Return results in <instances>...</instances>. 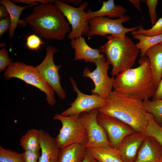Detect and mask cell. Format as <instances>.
<instances>
[{"label":"cell","instance_id":"39","mask_svg":"<svg viewBox=\"0 0 162 162\" xmlns=\"http://www.w3.org/2000/svg\"><path fill=\"white\" fill-rule=\"evenodd\" d=\"M64 2L68 4L69 2L72 3V4L77 5L80 6L81 5V2L82 0H62Z\"/></svg>","mask_w":162,"mask_h":162},{"label":"cell","instance_id":"31","mask_svg":"<svg viewBox=\"0 0 162 162\" xmlns=\"http://www.w3.org/2000/svg\"><path fill=\"white\" fill-rule=\"evenodd\" d=\"M43 43L38 36L32 34L27 38L26 44L29 49L37 50Z\"/></svg>","mask_w":162,"mask_h":162},{"label":"cell","instance_id":"24","mask_svg":"<svg viewBox=\"0 0 162 162\" xmlns=\"http://www.w3.org/2000/svg\"><path fill=\"white\" fill-rule=\"evenodd\" d=\"M133 37L139 40L135 44L137 48L140 50L141 57L145 56L147 51L154 46L162 42V34L154 36H148L141 34H136Z\"/></svg>","mask_w":162,"mask_h":162},{"label":"cell","instance_id":"6","mask_svg":"<svg viewBox=\"0 0 162 162\" xmlns=\"http://www.w3.org/2000/svg\"><path fill=\"white\" fill-rule=\"evenodd\" d=\"M53 119L59 121L62 127L55 137L59 148L61 149L75 144L84 146L87 141V134L85 126L79 115L64 116L58 114Z\"/></svg>","mask_w":162,"mask_h":162},{"label":"cell","instance_id":"28","mask_svg":"<svg viewBox=\"0 0 162 162\" xmlns=\"http://www.w3.org/2000/svg\"><path fill=\"white\" fill-rule=\"evenodd\" d=\"M133 35L136 34H141L148 36H154L162 34V17L157 20L152 27L148 29H145L142 26H139L136 31L131 32Z\"/></svg>","mask_w":162,"mask_h":162},{"label":"cell","instance_id":"22","mask_svg":"<svg viewBox=\"0 0 162 162\" xmlns=\"http://www.w3.org/2000/svg\"><path fill=\"white\" fill-rule=\"evenodd\" d=\"M86 152V148L82 144L71 145L61 149L58 162H81Z\"/></svg>","mask_w":162,"mask_h":162},{"label":"cell","instance_id":"27","mask_svg":"<svg viewBox=\"0 0 162 162\" xmlns=\"http://www.w3.org/2000/svg\"><path fill=\"white\" fill-rule=\"evenodd\" d=\"M0 162H25L24 153L4 148L0 146Z\"/></svg>","mask_w":162,"mask_h":162},{"label":"cell","instance_id":"29","mask_svg":"<svg viewBox=\"0 0 162 162\" xmlns=\"http://www.w3.org/2000/svg\"><path fill=\"white\" fill-rule=\"evenodd\" d=\"M14 60L10 58L8 56V54L7 50L3 47L0 50V72H1L6 69L13 62Z\"/></svg>","mask_w":162,"mask_h":162},{"label":"cell","instance_id":"12","mask_svg":"<svg viewBox=\"0 0 162 162\" xmlns=\"http://www.w3.org/2000/svg\"><path fill=\"white\" fill-rule=\"evenodd\" d=\"M98 109H95L80 115L87 132V141L84 146L86 148L111 146L106 131L98 122Z\"/></svg>","mask_w":162,"mask_h":162},{"label":"cell","instance_id":"36","mask_svg":"<svg viewBox=\"0 0 162 162\" xmlns=\"http://www.w3.org/2000/svg\"><path fill=\"white\" fill-rule=\"evenodd\" d=\"M81 162H98L86 151L84 158Z\"/></svg>","mask_w":162,"mask_h":162},{"label":"cell","instance_id":"9","mask_svg":"<svg viewBox=\"0 0 162 162\" xmlns=\"http://www.w3.org/2000/svg\"><path fill=\"white\" fill-rule=\"evenodd\" d=\"M94 63L96 65V69L92 71L88 67H86L83 71L82 76L90 78L93 81L94 87L91 90L92 93L106 99L112 91L115 78L113 76L110 77L108 75L110 64L106 61L104 57L97 59Z\"/></svg>","mask_w":162,"mask_h":162},{"label":"cell","instance_id":"11","mask_svg":"<svg viewBox=\"0 0 162 162\" xmlns=\"http://www.w3.org/2000/svg\"><path fill=\"white\" fill-rule=\"evenodd\" d=\"M69 79L73 90L77 93V96L74 101L70 104V107L61 113V115L64 116L79 115L83 112H89L106 105V99L96 94L88 95L83 93L78 89L74 79L70 77Z\"/></svg>","mask_w":162,"mask_h":162},{"label":"cell","instance_id":"23","mask_svg":"<svg viewBox=\"0 0 162 162\" xmlns=\"http://www.w3.org/2000/svg\"><path fill=\"white\" fill-rule=\"evenodd\" d=\"M20 142L24 151H29L40 153L39 151L41 148L39 130L34 128L29 130L21 137Z\"/></svg>","mask_w":162,"mask_h":162},{"label":"cell","instance_id":"38","mask_svg":"<svg viewBox=\"0 0 162 162\" xmlns=\"http://www.w3.org/2000/svg\"><path fill=\"white\" fill-rule=\"evenodd\" d=\"M132 3L139 11H141V9L140 6V0H128Z\"/></svg>","mask_w":162,"mask_h":162},{"label":"cell","instance_id":"10","mask_svg":"<svg viewBox=\"0 0 162 162\" xmlns=\"http://www.w3.org/2000/svg\"><path fill=\"white\" fill-rule=\"evenodd\" d=\"M46 50V53L44 58L35 68L43 79L52 87L58 97L61 99H64L66 97V94L61 86V76L59 74V70L62 66L56 65L53 60L54 54L58 50L51 46H48Z\"/></svg>","mask_w":162,"mask_h":162},{"label":"cell","instance_id":"33","mask_svg":"<svg viewBox=\"0 0 162 162\" xmlns=\"http://www.w3.org/2000/svg\"><path fill=\"white\" fill-rule=\"evenodd\" d=\"M14 3H22L27 4L28 5L38 4V2L40 3H53L54 4L55 1L53 0H11Z\"/></svg>","mask_w":162,"mask_h":162},{"label":"cell","instance_id":"21","mask_svg":"<svg viewBox=\"0 0 162 162\" xmlns=\"http://www.w3.org/2000/svg\"><path fill=\"white\" fill-rule=\"evenodd\" d=\"M86 148L87 152L98 162H123L117 149L111 146Z\"/></svg>","mask_w":162,"mask_h":162},{"label":"cell","instance_id":"15","mask_svg":"<svg viewBox=\"0 0 162 162\" xmlns=\"http://www.w3.org/2000/svg\"><path fill=\"white\" fill-rule=\"evenodd\" d=\"M39 131L41 154L38 162H58L61 149L55 138L43 129Z\"/></svg>","mask_w":162,"mask_h":162},{"label":"cell","instance_id":"19","mask_svg":"<svg viewBox=\"0 0 162 162\" xmlns=\"http://www.w3.org/2000/svg\"><path fill=\"white\" fill-rule=\"evenodd\" d=\"M102 3V5L99 10L92 11L89 9L87 11L89 14L88 17V21L94 17L106 16L110 18H119L124 15L127 11V9L123 6L115 5L113 0L103 1Z\"/></svg>","mask_w":162,"mask_h":162},{"label":"cell","instance_id":"34","mask_svg":"<svg viewBox=\"0 0 162 162\" xmlns=\"http://www.w3.org/2000/svg\"><path fill=\"white\" fill-rule=\"evenodd\" d=\"M23 153L25 162H38L40 153L29 151H24Z\"/></svg>","mask_w":162,"mask_h":162},{"label":"cell","instance_id":"18","mask_svg":"<svg viewBox=\"0 0 162 162\" xmlns=\"http://www.w3.org/2000/svg\"><path fill=\"white\" fill-rule=\"evenodd\" d=\"M145 56L149 61L153 81L157 88L162 77V46L158 44L149 49Z\"/></svg>","mask_w":162,"mask_h":162},{"label":"cell","instance_id":"13","mask_svg":"<svg viewBox=\"0 0 162 162\" xmlns=\"http://www.w3.org/2000/svg\"><path fill=\"white\" fill-rule=\"evenodd\" d=\"M97 120L107 134L111 146L117 148L122 140L135 130L129 125L114 117L98 111Z\"/></svg>","mask_w":162,"mask_h":162},{"label":"cell","instance_id":"16","mask_svg":"<svg viewBox=\"0 0 162 162\" xmlns=\"http://www.w3.org/2000/svg\"><path fill=\"white\" fill-rule=\"evenodd\" d=\"M134 162H162V147L154 138L146 137Z\"/></svg>","mask_w":162,"mask_h":162},{"label":"cell","instance_id":"1","mask_svg":"<svg viewBox=\"0 0 162 162\" xmlns=\"http://www.w3.org/2000/svg\"><path fill=\"white\" fill-rule=\"evenodd\" d=\"M24 20L37 35L48 40H62L71 30L65 17L53 3L35 5Z\"/></svg>","mask_w":162,"mask_h":162},{"label":"cell","instance_id":"26","mask_svg":"<svg viewBox=\"0 0 162 162\" xmlns=\"http://www.w3.org/2000/svg\"><path fill=\"white\" fill-rule=\"evenodd\" d=\"M143 102L146 110L152 115L156 122L162 127V99L149 100L143 101Z\"/></svg>","mask_w":162,"mask_h":162},{"label":"cell","instance_id":"30","mask_svg":"<svg viewBox=\"0 0 162 162\" xmlns=\"http://www.w3.org/2000/svg\"><path fill=\"white\" fill-rule=\"evenodd\" d=\"M145 2L148 7L151 22L153 26L157 21V16L156 10L158 1L157 0H145Z\"/></svg>","mask_w":162,"mask_h":162},{"label":"cell","instance_id":"41","mask_svg":"<svg viewBox=\"0 0 162 162\" xmlns=\"http://www.w3.org/2000/svg\"><path fill=\"white\" fill-rule=\"evenodd\" d=\"M159 44L162 46V42L160 43Z\"/></svg>","mask_w":162,"mask_h":162},{"label":"cell","instance_id":"7","mask_svg":"<svg viewBox=\"0 0 162 162\" xmlns=\"http://www.w3.org/2000/svg\"><path fill=\"white\" fill-rule=\"evenodd\" d=\"M55 6L62 12L71 26V30L67 38L71 40L76 38L83 34L86 37L89 33L90 27L88 20L89 14L84 10L88 4L84 2L78 7L72 6L62 0H56Z\"/></svg>","mask_w":162,"mask_h":162},{"label":"cell","instance_id":"4","mask_svg":"<svg viewBox=\"0 0 162 162\" xmlns=\"http://www.w3.org/2000/svg\"><path fill=\"white\" fill-rule=\"evenodd\" d=\"M106 37L107 41L102 46L101 51L106 54V61L112 66L111 74L114 77L132 68L140 51L126 35L124 37L108 35Z\"/></svg>","mask_w":162,"mask_h":162},{"label":"cell","instance_id":"37","mask_svg":"<svg viewBox=\"0 0 162 162\" xmlns=\"http://www.w3.org/2000/svg\"><path fill=\"white\" fill-rule=\"evenodd\" d=\"M9 14L7 10L3 5H0V19L4 18L9 16Z\"/></svg>","mask_w":162,"mask_h":162},{"label":"cell","instance_id":"8","mask_svg":"<svg viewBox=\"0 0 162 162\" xmlns=\"http://www.w3.org/2000/svg\"><path fill=\"white\" fill-rule=\"evenodd\" d=\"M130 17L127 15L116 20L108 17L99 16L94 17L88 21L90 30L87 36L89 39L94 35L106 36L107 35H115L124 37L127 33L137 31L139 26L130 28L124 27V22L130 20Z\"/></svg>","mask_w":162,"mask_h":162},{"label":"cell","instance_id":"35","mask_svg":"<svg viewBox=\"0 0 162 162\" xmlns=\"http://www.w3.org/2000/svg\"><path fill=\"white\" fill-rule=\"evenodd\" d=\"M152 98V100L162 99V77Z\"/></svg>","mask_w":162,"mask_h":162},{"label":"cell","instance_id":"3","mask_svg":"<svg viewBox=\"0 0 162 162\" xmlns=\"http://www.w3.org/2000/svg\"><path fill=\"white\" fill-rule=\"evenodd\" d=\"M139 65L121 73L115 78L113 88L142 101L149 100L156 89L150 63L146 56L141 57Z\"/></svg>","mask_w":162,"mask_h":162},{"label":"cell","instance_id":"17","mask_svg":"<svg viewBox=\"0 0 162 162\" xmlns=\"http://www.w3.org/2000/svg\"><path fill=\"white\" fill-rule=\"evenodd\" d=\"M70 44L71 48L75 51V61L84 60L86 63H94L97 59L104 57L103 54H100L101 50L91 48L82 36L71 40Z\"/></svg>","mask_w":162,"mask_h":162},{"label":"cell","instance_id":"5","mask_svg":"<svg viewBox=\"0 0 162 162\" xmlns=\"http://www.w3.org/2000/svg\"><path fill=\"white\" fill-rule=\"evenodd\" d=\"M3 76L7 80L16 78L35 87L45 93L46 100L49 104L52 106L56 104L54 91L33 66L21 62H13L5 70Z\"/></svg>","mask_w":162,"mask_h":162},{"label":"cell","instance_id":"14","mask_svg":"<svg viewBox=\"0 0 162 162\" xmlns=\"http://www.w3.org/2000/svg\"><path fill=\"white\" fill-rule=\"evenodd\" d=\"M146 136L143 133L135 132L127 136L116 148L123 162H134Z\"/></svg>","mask_w":162,"mask_h":162},{"label":"cell","instance_id":"25","mask_svg":"<svg viewBox=\"0 0 162 162\" xmlns=\"http://www.w3.org/2000/svg\"><path fill=\"white\" fill-rule=\"evenodd\" d=\"M146 137L155 139L162 147V127L155 121L152 115L148 113L146 127L142 132Z\"/></svg>","mask_w":162,"mask_h":162},{"label":"cell","instance_id":"40","mask_svg":"<svg viewBox=\"0 0 162 162\" xmlns=\"http://www.w3.org/2000/svg\"><path fill=\"white\" fill-rule=\"evenodd\" d=\"M6 44L5 43L3 42L0 44V46L4 47L5 46Z\"/></svg>","mask_w":162,"mask_h":162},{"label":"cell","instance_id":"32","mask_svg":"<svg viewBox=\"0 0 162 162\" xmlns=\"http://www.w3.org/2000/svg\"><path fill=\"white\" fill-rule=\"evenodd\" d=\"M11 24L9 16L4 18L0 19V37L5 32L10 30Z\"/></svg>","mask_w":162,"mask_h":162},{"label":"cell","instance_id":"2","mask_svg":"<svg viewBox=\"0 0 162 162\" xmlns=\"http://www.w3.org/2000/svg\"><path fill=\"white\" fill-rule=\"evenodd\" d=\"M106 104L99 112L122 121L136 132L142 133L147 124L148 112L143 101L115 90L106 99Z\"/></svg>","mask_w":162,"mask_h":162},{"label":"cell","instance_id":"20","mask_svg":"<svg viewBox=\"0 0 162 162\" xmlns=\"http://www.w3.org/2000/svg\"><path fill=\"white\" fill-rule=\"evenodd\" d=\"M0 4L6 8L9 14L11 24L9 31V37L10 39H11L14 37L15 29L18 24L22 26H25L27 25V22L24 19H20L23 10L27 8L36 5L22 7L15 4L12 1L9 0H1Z\"/></svg>","mask_w":162,"mask_h":162}]
</instances>
